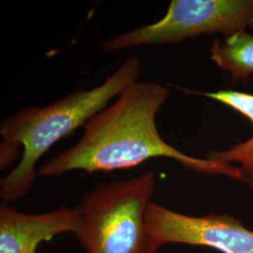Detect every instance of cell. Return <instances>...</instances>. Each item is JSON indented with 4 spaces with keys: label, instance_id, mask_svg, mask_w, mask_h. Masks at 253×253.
<instances>
[{
    "label": "cell",
    "instance_id": "obj_1",
    "mask_svg": "<svg viewBox=\"0 0 253 253\" xmlns=\"http://www.w3.org/2000/svg\"><path fill=\"white\" fill-rule=\"evenodd\" d=\"M170 96L168 87L137 81L84 126L77 144L42 163L38 175L60 177L73 171L99 172L127 170L155 158H168L186 169L223 174L245 181L240 168L182 153L160 135L156 117Z\"/></svg>",
    "mask_w": 253,
    "mask_h": 253
},
{
    "label": "cell",
    "instance_id": "obj_2",
    "mask_svg": "<svg viewBox=\"0 0 253 253\" xmlns=\"http://www.w3.org/2000/svg\"><path fill=\"white\" fill-rule=\"evenodd\" d=\"M144 63L127 55L118 69L100 85L76 89L46 106H30L5 118L0 125L1 170L8 168L22 155L17 165L0 181V197L4 204L24 199L32 190L38 175V163L57 142L106 108L109 102L139 81Z\"/></svg>",
    "mask_w": 253,
    "mask_h": 253
},
{
    "label": "cell",
    "instance_id": "obj_3",
    "mask_svg": "<svg viewBox=\"0 0 253 253\" xmlns=\"http://www.w3.org/2000/svg\"><path fill=\"white\" fill-rule=\"evenodd\" d=\"M155 189V173L146 171L86 192L78 206L81 227L75 235L84 253H159L145 222Z\"/></svg>",
    "mask_w": 253,
    "mask_h": 253
},
{
    "label": "cell",
    "instance_id": "obj_4",
    "mask_svg": "<svg viewBox=\"0 0 253 253\" xmlns=\"http://www.w3.org/2000/svg\"><path fill=\"white\" fill-rule=\"evenodd\" d=\"M247 27H253V0H172L161 20L112 37L101 42L100 50L115 53L178 43L201 35L228 37Z\"/></svg>",
    "mask_w": 253,
    "mask_h": 253
},
{
    "label": "cell",
    "instance_id": "obj_5",
    "mask_svg": "<svg viewBox=\"0 0 253 253\" xmlns=\"http://www.w3.org/2000/svg\"><path fill=\"white\" fill-rule=\"evenodd\" d=\"M145 222L160 248L177 243L209 247L222 253H253V232L229 215L188 216L150 202Z\"/></svg>",
    "mask_w": 253,
    "mask_h": 253
},
{
    "label": "cell",
    "instance_id": "obj_6",
    "mask_svg": "<svg viewBox=\"0 0 253 253\" xmlns=\"http://www.w3.org/2000/svg\"><path fill=\"white\" fill-rule=\"evenodd\" d=\"M81 221L79 207L27 214L3 203L0 207V253H38L39 246L55 235H76Z\"/></svg>",
    "mask_w": 253,
    "mask_h": 253
},
{
    "label": "cell",
    "instance_id": "obj_7",
    "mask_svg": "<svg viewBox=\"0 0 253 253\" xmlns=\"http://www.w3.org/2000/svg\"><path fill=\"white\" fill-rule=\"evenodd\" d=\"M216 100L230 108L234 109L250 119L253 126V95L234 90H219L216 92L189 91ZM208 159L219 163H238L241 165L246 182L253 189V133L243 143L234 145L225 151H213L208 155Z\"/></svg>",
    "mask_w": 253,
    "mask_h": 253
},
{
    "label": "cell",
    "instance_id": "obj_8",
    "mask_svg": "<svg viewBox=\"0 0 253 253\" xmlns=\"http://www.w3.org/2000/svg\"><path fill=\"white\" fill-rule=\"evenodd\" d=\"M211 58L230 73L233 82L247 81L253 73V35L244 30L216 41L211 47Z\"/></svg>",
    "mask_w": 253,
    "mask_h": 253
}]
</instances>
